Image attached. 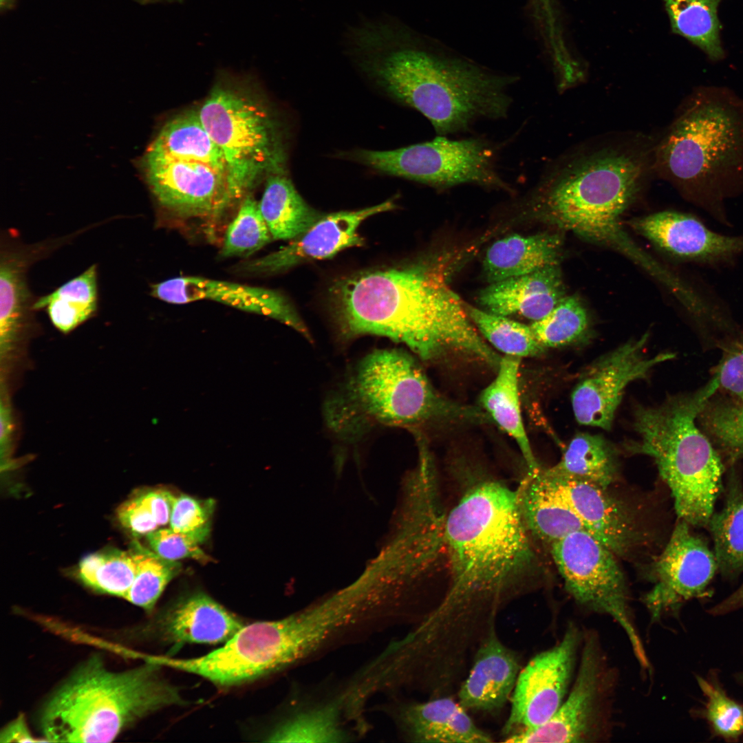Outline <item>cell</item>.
<instances>
[{
  "label": "cell",
  "instance_id": "cell-25",
  "mask_svg": "<svg viewBox=\"0 0 743 743\" xmlns=\"http://www.w3.org/2000/svg\"><path fill=\"white\" fill-rule=\"evenodd\" d=\"M517 491L521 514L535 539L550 546L572 532L587 531L565 495L541 468L527 473Z\"/></svg>",
  "mask_w": 743,
  "mask_h": 743
},
{
  "label": "cell",
  "instance_id": "cell-14",
  "mask_svg": "<svg viewBox=\"0 0 743 743\" xmlns=\"http://www.w3.org/2000/svg\"><path fill=\"white\" fill-rule=\"evenodd\" d=\"M580 640L577 627L571 625L557 645L536 655L519 671L506 735L538 726L559 709L572 680Z\"/></svg>",
  "mask_w": 743,
  "mask_h": 743
},
{
  "label": "cell",
  "instance_id": "cell-46",
  "mask_svg": "<svg viewBox=\"0 0 743 743\" xmlns=\"http://www.w3.org/2000/svg\"><path fill=\"white\" fill-rule=\"evenodd\" d=\"M146 537L151 550L164 559L177 561L191 558L202 562L209 560L200 547L202 543L190 535L175 532L171 528H162Z\"/></svg>",
  "mask_w": 743,
  "mask_h": 743
},
{
  "label": "cell",
  "instance_id": "cell-35",
  "mask_svg": "<svg viewBox=\"0 0 743 743\" xmlns=\"http://www.w3.org/2000/svg\"><path fill=\"white\" fill-rule=\"evenodd\" d=\"M464 307L480 334L505 355L521 358L540 356L546 352V348L537 340L530 326L465 302Z\"/></svg>",
  "mask_w": 743,
  "mask_h": 743
},
{
  "label": "cell",
  "instance_id": "cell-31",
  "mask_svg": "<svg viewBox=\"0 0 743 743\" xmlns=\"http://www.w3.org/2000/svg\"><path fill=\"white\" fill-rule=\"evenodd\" d=\"M258 202L274 240H292L325 215L305 202L283 173L268 177Z\"/></svg>",
  "mask_w": 743,
  "mask_h": 743
},
{
  "label": "cell",
  "instance_id": "cell-12",
  "mask_svg": "<svg viewBox=\"0 0 743 743\" xmlns=\"http://www.w3.org/2000/svg\"><path fill=\"white\" fill-rule=\"evenodd\" d=\"M613 678L600 644L588 634L570 691L545 723L507 736L505 742H588L599 737L607 724Z\"/></svg>",
  "mask_w": 743,
  "mask_h": 743
},
{
  "label": "cell",
  "instance_id": "cell-49",
  "mask_svg": "<svg viewBox=\"0 0 743 743\" xmlns=\"http://www.w3.org/2000/svg\"><path fill=\"white\" fill-rule=\"evenodd\" d=\"M12 430L10 410L6 403L1 402L0 410V444L2 453L9 446Z\"/></svg>",
  "mask_w": 743,
  "mask_h": 743
},
{
  "label": "cell",
  "instance_id": "cell-43",
  "mask_svg": "<svg viewBox=\"0 0 743 743\" xmlns=\"http://www.w3.org/2000/svg\"><path fill=\"white\" fill-rule=\"evenodd\" d=\"M699 687L707 699L706 717L715 733L725 739H735L743 733V707L721 688L697 677Z\"/></svg>",
  "mask_w": 743,
  "mask_h": 743
},
{
  "label": "cell",
  "instance_id": "cell-17",
  "mask_svg": "<svg viewBox=\"0 0 743 743\" xmlns=\"http://www.w3.org/2000/svg\"><path fill=\"white\" fill-rule=\"evenodd\" d=\"M395 207V203L389 200L360 210L325 214L289 244L274 252L244 263L241 270L255 274H272L306 261L330 258L347 248L363 246L364 239L358 232L360 224L369 217Z\"/></svg>",
  "mask_w": 743,
  "mask_h": 743
},
{
  "label": "cell",
  "instance_id": "cell-44",
  "mask_svg": "<svg viewBox=\"0 0 743 743\" xmlns=\"http://www.w3.org/2000/svg\"><path fill=\"white\" fill-rule=\"evenodd\" d=\"M215 501L200 500L187 495L176 497L169 520L175 532L190 535L203 543L210 534Z\"/></svg>",
  "mask_w": 743,
  "mask_h": 743
},
{
  "label": "cell",
  "instance_id": "cell-36",
  "mask_svg": "<svg viewBox=\"0 0 743 743\" xmlns=\"http://www.w3.org/2000/svg\"><path fill=\"white\" fill-rule=\"evenodd\" d=\"M136 574L134 554L129 550L109 549L84 557L78 576L88 587L103 594L124 598Z\"/></svg>",
  "mask_w": 743,
  "mask_h": 743
},
{
  "label": "cell",
  "instance_id": "cell-47",
  "mask_svg": "<svg viewBox=\"0 0 743 743\" xmlns=\"http://www.w3.org/2000/svg\"><path fill=\"white\" fill-rule=\"evenodd\" d=\"M539 19L543 22L552 55L567 52L554 10V0H532Z\"/></svg>",
  "mask_w": 743,
  "mask_h": 743
},
{
  "label": "cell",
  "instance_id": "cell-11",
  "mask_svg": "<svg viewBox=\"0 0 743 743\" xmlns=\"http://www.w3.org/2000/svg\"><path fill=\"white\" fill-rule=\"evenodd\" d=\"M566 590L579 604L612 616L623 628L638 663L649 662L632 619L627 585L617 557L585 530L572 532L550 546Z\"/></svg>",
  "mask_w": 743,
  "mask_h": 743
},
{
  "label": "cell",
  "instance_id": "cell-33",
  "mask_svg": "<svg viewBox=\"0 0 743 743\" xmlns=\"http://www.w3.org/2000/svg\"><path fill=\"white\" fill-rule=\"evenodd\" d=\"M671 29L702 50L711 60L724 56L718 7L722 0H663Z\"/></svg>",
  "mask_w": 743,
  "mask_h": 743
},
{
  "label": "cell",
  "instance_id": "cell-7",
  "mask_svg": "<svg viewBox=\"0 0 743 743\" xmlns=\"http://www.w3.org/2000/svg\"><path fill=\"white\" fill-rule=\"evenodd\" d=\"M717 391L712 377L694 391L670 396L659 405L638 407L633 421L637 438L625 446L632 453L654 459L679 519L691 526H708L722 485L720 453L698 421Z\"/></svg>",
  "mask_w": 743,
  "mask_h": 743
},
{
  "label": "cell",
  "instance_id": "cell-23",
  "mask_svg": "<svg viewBox=\"0 0 743 743\" xmlns=\"http://www.w3.org/2000/svg\"><path fill=\"white\" fill-rule=\"evenodd\" d=\"M517 654L490 632L475 654L458 698L466 710L491 711L502 707L513 691L519 673Z\"/></svg>",
  "mask_w": 743,
  "mask_h": 743
},
{
  "label": "cell",
  "instance_id": "cell-15",
  "mask_svg": "<svg viewBox=\"0 0 743 743\" xmlns=\"http://www.w3.org/2000/svg\"><path fill=\"white\" fill-rule=\"evenodd\" d=\"M143 166L158 204L178 217L205 219L209 228L229 206L226 175L206 163L144 157Z\"/></svg>",
  "mask_w": 743,
  "mask_h": 743
},
{
  "label": "cell",
  "instance_id": "cell-22",
  "mask_svg": "<svg viewBox=\"0 0 743 743\" xmlns=\"http://www.w3.org/2000/svg\"><path fill=\"white\" fill-rule=\"evenodd\" d=\"M566 296L559 263L489 283L480 291L477 299L483 310L493 314L518 315L537 321Z\"/></svg>",
  "mask_w": 743,
  "mask_h": 743
},
{
  "label": "cell",
  "instance_id": "cell-4",
  "mask_svg": "<svg viewBox=\"0 0 743 743\" xmlns=\"http://www.w3.org/2000/svg\"><path fill=\"white\" fill-rule=\"evenodd\" d=\"M653 155L644 145L612 143L581 149L547 170L526 202L541 220L583 239L638 250L619 224L639 193Z\"/></svg>",
  "mask_w": 743,
  "mask_h": 743
},
{
  "label": "cell",
  "instance_id": "cell-45",
  "mask_svg": "<svg viewBox=\"0 0 743 743\" xmlns=\"http://www.w3.org/2000/svg\"><path fill=\"white\" fill-rule=\"evenodd\" d=\"M722 356L713 376L718 391L743 406V331H740L721 347Z\"/></svg>",
  "mask_w": 743,
  "mask_h": 743
},
{
  "label": "cell",
  "instance_id": "cell-32",
  "mask_svg": "<svg viewBox=\"0 0 743 743\" xmlns=\"http://www.w3.org/2000/svg\"><path fill=\"white\" fill-rule=\"evenodd\" d=\"M97 265L92 264L51 293L36 298L34 310H45L53 325L62 333L73 331L97 312Z\"/></svg>",
  "mask_w": 743,
  "mask_h": 743
},
{
  "label": "cell",
  "instance_id": "cell-26",
  "mask_svg": "<svg viewBox=\"0 0 743 743\" xmlns=\"http://www.w3.org/2000/svg\"><path fill=\"white\" fill-rule=\"evenodd\" d=\"M402 726L412 740L420 742L484 743L491 737L474 723L460 702L441 698L406 707Z\"/></svg>",
  "mask_w": 743,
  "mask_h": 743
},
{
  "label": "cell",
  "instance_id": "cell-42",
  "mask_svg": "<svg viewBox=\"0 0 743 743\" xmlns=\"http://www.w3.org/2000/svg\"><path fill=\"white\" fill-rule=\"evenodd\" d=\"M272 239L259 202L251 195H247L228 226L220 254L224 257H247Z\"/></svg>",
  "mask_w": 743,
  "mask_h": 743
},
{
  "label": "cell",
  "instance_id": "cell-10",
  "mask_svg": "<svg viewBox=\"0 0 743 743\" xmlns=\"http://www.w3.org/2000/svg\"><path fill=\"white\" fill-rule=\"evenodd\" d=\"M499 151L485 138L455 140L438 136L393 150H360L356 155L378 171L438 189L473 184L513 193L498 171Z\"/></svg>",
  "mask_w": 743,
  "mask_h": 743
},
{
  "label": "cell",
  "instance_id": "cell-51",
  "mask_svg": "<svg viewBox=\"0 0 743 743\" xmlns=\"http://www.w3.org/2000/svg\"><path fill=\"white\" fill-rule=\"evenodd\" d=\"M738 679H739V680H740V681L741 682H742V683H743V673L740 674V675L738 676Z\"/></svg>",
  "mask_w": 743,
  "mask_h": 743
},
{
  "label": "cell",
  "instance_id": "cell-52",
  "mask_svg": "<svg viewBox=\"0 0 743 743\" xmlns=\"http://www.w3.org/2000/svg\"><path fill=\"white\" fill-rule=\"evenodd\" d=\"M4 1H7V0H1V4H3V2Z\"/></svg>",
  "mask_w": 743,
  "mask_h": 743
},
{
  "label": "cell",
  "instance_id": "cell-19",
  "mask_svg": "<svg viewBox=\"0 0 743 743\" xmlns=\"http://www.w3.org/2000/svg\"><path fill=\"white\" fill-rule=\"evenodd\" d=\"M150 294L169 303L184 304L200 300L216 301L248 312L277 320L308 340L311 336L290 301L281 292L201 277H179L151 286Z\"/></svg>",
  "mask_w": 743,
  "mask_h": 743
},
{
  "label": "cell",
  "instance_id": "cell-41",
  "mask_svg": "<svg viewBox=\"0 0 743 743\" xmlns=\"http://www.w3.org/2000/svg\"><path fill=\"white\" fill-rule=\"evenodd\" d=\"M345 735L340 726L336 705L301 712L275 728L267 742H335Z\"/></svg>",
  "mask_w": 743,
  "mask_h": 743
},
{
  "label": "cell",
  "instance_id": "cell-29",
  "mask_svg": "<svg viewBox=\"0 0 743 743\" xmlns=\"http://www.w3.org/2000/svg\"><path fill=\"white\" fill-rule=\"evenodd\" d=\"M543 470L555 478L609 488L618 475V451L601 435L579 433L571 440L560 460Z\"/></svg>",
  "mask_w": 743,
  "mask_h": 743
},
{
  "label": "cell",
  "instance_id": "cell-13",
  "mask_svg": "<svg viewBox=\"0 0 743 743\" xmlns=\"http://www.w3.org/2000/svg\"><path fill=\"white\" fill-rule=\"evenodd\" d=\"M649 337L646 332L623 343L583 371L571 394L572 410L579 424L610 430L627 386L645 378L655 366L672 358L670 353L645 354Z\"/></svg>",
  "mask_w": 743,
  "mask_h": 743
},
{
  "label": "cell",
  "instance_id": "cell-18",
  "mask_svg": "<svg viewBox=\"0 0 743 743\" xmlns=\"http://www.w3.org/2000/svg\"><path fill=\"white\" fill-rule=\"evenodd\" d=\"M629 224L665 253L681 261L715 266L743 255V235L716 233L691 214L660 211L632 219Z\"/></svg>",
  "mask_w": 743,
  "mask_h": 743
},
{
  "label": "cell",
  "instance_id": "cell-24",
  "mask_svg": "<svg viewBox=\"0 0 743 743\" xmlns=\"http://www.w3.org/2000/svg\"><path fill=\"white\" fill-rule=\"evenodd\" d=\"M245 624L204 593L188 596L166 610L157 621L161 638L176 645L226 643Z\"/></svg>",
  "mask_w": 743,
  "mask_h": 743
},
{
  "label": "cell",
  "instance_id": "cell-38",
  "mask_svg": "<svg viewBox=\"0 0 743 743\" xmlns=\"http://www.w3.org/2000/svg\"><path fill=\"white\" fill-rule=\"evenodd\" d=\"M716 394L700 411L698 424L719 453L737 460L743 457V406Z\"/></svg>",
  "mask_w": 743,
  "mask_h": 743
},
{
  "label": "cell",
  "instance_id": "cell-27",
  "mask_svg": "<svg viewBox=\"0 0 743 743\" xmlns=\"http://www.w3.org/2000/svg\"><path fill=\"white\" fill-rule=\"evenodd\" d=\"M562 248L561 236L556 233L514 234L502 238L492 244L485 253L482 263L484 278L491 283L559 264Z\"/></svg>",
  "mask_w": 743,
  "mask_h": 743
},
{
  "label": "cell",
  "instance_id": "cell-28",
  "mask_svg": "<svg viewBox=\"0 0 743 743\" xmlns=\"http://www.w3.org/2000/svg\"><path fill=\"white\" fill-rule=\"evenodd\" d=\"M520 363L519 357H502L497 376L482 391L479 402L491 420L515 441L528 473H533L541 466L533 454L521 416L519 394Z\"/></svg>",
  "mask_w": 743,
  "mask_h": 743
},
{
  "label": "cell",
  "instance_id": "cell-50",
  "mask_svg": "<svg viewBox=\"0 0 743 743\" xmlns=\"http://www.w3.org/2000/svg\"><path fill=\"white\" fill-rule=\"evenodd\" d=\"M743 607V583L726 599L713 607L710 612L713 614H722Z\"/></svg>",
  "mask_w": 743,
  "mask_h": 743
},
{
  "label": "cell",
  "instance_id": "cell-3",
  "mask_svg": "<svg viewBox=\"0 0 743 743\" xmlns=\"http://www.w3.org/2000/svg\"><path fill=\"white\" fill-rule=\"evenodd\" d=\"M440 539L450 583L432 619L476 603L497 605L539 567L517 491L495 479L474 482L441 514Z\"/></svg>",
  "mask_w": 743,
  "mask_h": 743
},
{
  "label": "cell",
  "instance_id": "cell-39",
  "mask_svg": "<svg viewBox=\"0 0 743 743\" xmlns=\"http://www.w3.org/2000/svg\"><path fill=\"white\" fill-rule=\"evenodd\" d=\"M131 549L136 561V574L124 599L151 612L167 584L180 573L181 564L160 557L136 541Z\"/></svg>",
  "mask_w": 743,
  "mask_h": 743
},
{
  "label": "cell",
  "instance_id": "cell-30",
  "mask_svg": "<svg viewBox=\"0 0 743 743\" xmlns=\"http://www.w3.org/2000/svg\"><path fill=\"white\" fill-rule=\"evenodd\" d=\"M144 157L200 161L223 172L227 179L223 155L195 111L184 113L166 123Z\"/></svg>",
  "mask_w": 743,
  "mask_h": 743
},
{
  "label": "cell",
  "instance_id": "cell-1",
  "mask_svg": "<svg viewBox=\"0 0 743 743\" xmlns=\"http://www.w3.org/2000/svg\"><path fill=\"white\" fill-rule=\"evenodd\" d=\"M330 299L334 319L345 338L387 337L424 361L457 356L492 369L499 365L502 357L480 336L464 302L427 263L343 277L332 286Z\"/></svg>",
  "mask_w": 743,
  "mask_h": 743
},
{
  "label": "cell",
  "instance_id": "cell-48",
  "mask_svg": "<svg viewBox=\"0 0 743 743\" xmlns=\"http://www.w3.org/2000/svg\"><path fill=\"white\" fill-rule=\"evenodd\" d=\"M1 742H43L42 740L36 739L30 731L23 716H19L11 722L2 731L1 735Z\"/></svg>",
  "mask_w": 743,
  "mask_h": 743
},
{
  "label": "cell",
  "instance_id": "cell-40",
  "mask_svg": "<svg viewBox=\"0 0 743 743\" xmlns=\"http://www.w3.org/2000/svg\"><path fill=\"white\" fill-rule=\"evenodd\" d=\"M175 497L162 488L138 491L118 508L117 519L133 537L147 536L169 524Z\"/></svg>",
  "mask_w": 743,
  "mask_h": 743
},
{
  "label": "cell",
  "instance_id": "cell-2",
  "mask_svg": "<svg viewBox=\"0 0 743 743\" xmlns=\"http://www.w3.org/2000/svg\"><path fill=\"white\" fill-rule=\"evenodd\" d=\"M347 44L385 90L424 116L438 136L467 132L478 121L505 119L518 77L469 61L403 45L390 18L350 28Z\"/></svg>",
  "mask_w": 743,
  "mask_h": 743
},
{
  "label": "cell",
  "instance_id": "cell-20",
  "mask_svg": "<svg viewBox=\"0 0 743 743\" xmlns=\"http://www.w3.org/2000/svg\"><path fill=\"white\" fill-rule=\"evenodd\" d=\"M72 235L32 244L17 240L12 233L1 236L0 252V343L7 352L29 322L36 299L28 284L32 264L72 239Z\"/></svg>",
  "mask_w": 743,
  "mask_h": 743
},
{
  "label": "cell",
  "instance_id": "cell-34",
  "mask_svg": "<svg viewBox=\"0 0 743 743\" xmlns=\"http://www.w3.org/2000/svg\"><path fill=\"white\" fill-rule=\"evenodd\" d=\"M718 569L725 576L743 572V490H730L723 508L708 524Z\"/></svg>",
  "mask_w": 743,
  "mask_h": 743
},
{
  "label": "cell",
  "instance_id": "cell-21",
  "mask_svg": "<svg viewBox=\"0 0 743 743\" xmlns=\"http://www.w3.org/2000/svg\"><path fill=\"white\" fill-rule=\"evenodd\" d=\"M565 495L587 532L617 557L627 558L643 538L635 516L623 502L592 484L547 475Z\"/></svg>",
  "mask_w": 743,
  "mask_h": 743
},
{
  "label": "cell",
  "instance_id": "cell-37",
  "mask_svg": "<svg viewBox=\"0 0 743 743\" xmlns=\"http://www.w3.org/2000/svg\"><path fill=\"white\" fill-rule=\"evenodd\" d=\"M590 320L587 309L575 295L566 296L546 316L530 326L544 347L577 345L589 339Z\"/></svg>",
  "mask_w": 743,
  "mask_h": 743
},
{
  "label": "cell",
  "instance_id": "cell-5",
  "mask_svg": "<svg viewBox=\"0 0 743 743\" xmlns=\"http://www.w3.org/2000/svg\"><path fill=\"white\" fill-rule=\"evenodd\" d=\"M652 169L682 196L729 224L724 201L743 192V99L696 89L653 153Z\"/></svg>",
  "mask_w": 743,
  "mask_h": 743
},
{
  "label": "cell",
  "instance_id": "cell-16",
  "mask_svg": "<svg viewBox=\"0 0 743 743\" xmlns=\"http://www.w3.org/2000/svg\"><path fill=\"white\" fill-rule=\"evenodd\" d=\"M679 519L665 548L652 564L654 585L645 601L654 614L682 601L705 595L718 569L714 552Z\"/></svg>",
  "mask_w": 743,
  "mask_h": 743
},
{
  "label": "cell",
  "instance_id": "cell-8",
  "mask_svg": "<svg viewBox=\"0 0 743 743\" xmlns=\"http://www.w3.org/2000/svg\"><path fill=\"white\" fill-rule=\"evenodd\" d=\"M339 398L330 402L328 413L332 424L341 429L370 424L410 427L491 422L482 409L442 396L418 362L398 349L376 350L367 356Z\"/></svg>",
  "mask_w": 743,
  "mask_h": 743
},
{
  "label": "cell",
  "instance_id": "cell-9",
  "mask_svg": "<svg viewBox=\"0 0 743 743\" xmlns=\"http://www.w3.org/2000/svg\"><path fill=\"white\" fill-rule=\"evenodd\" d=\"M197 112L224 158L229 206L246 197L263 175L283 173L285 153L277 127L259 102L220 85Z\"/></svg>",
  "mask_w": 743,
  "mask_h": 743
},
{
  "label": "cell",
  "instance_id": "cell-6",
  "mask_svg": "<svg viewBox=\"0 0 743 743\" xmlns=\"http://www.w3.org/2000/svg\"><path fill=\"white\" fill-rule=\"evenodd\" d=\"M147 660L111 671L98 656L78 667L44 703L39 726L47 742H109L145 715L185 702Z\"/></svg>",
  "mask_w": 743,
  "mask_h": 743
}]
</instances>
